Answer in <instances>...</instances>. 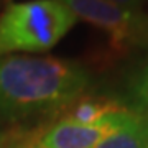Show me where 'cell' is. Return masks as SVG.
<instances>
[{
    "label": "cell",
    "mask_w": 148,
    "mask_h": 148,
    "mask_svg": "<svg viewBox=\"0 0 148 148\" xmlns=\"http://www.w3.org/2000/svg\"><path fill=\"white\" fill-rule=\"evenodd\" d=\"M0 148H32L27 142H23L20 137H2L0 138Z\"/></svg>",
    "instance_id": "obj_8"
},
{
    "label": "cell",
    "mask_w": 148,
    "mask_h": 148,
    "mask_svg": "<svg viewBox=\"0 0 148 148\" xmlns=\"http://www.w3.org/2000/svg\"><path fill=\"white\" fill-rule=\"evenodd\" d=\"M32 148H38V147H32Z\"/></svg>",
    "instance_id": "obj_11"
},
{
    "label": "cell",
    "mask_w": 148,
    "mask_h": 148,
    "mask_svg": "<svg viewBox=\"0 0 148 148\" xmlns=\"http://www.w3.org/2000/svg\"><path fill=\"white\" fill-rule=\"evenodd\" d=\"M90 82L81 64L49 56H0V109L36 115L68 109Z\"/></svg>",
    "instance_id": "obj_1"
},
{
    "label": "cell",
    "mask_w": 148,
    "mask_h": 148,
    "mask_svg": "<svg viewBox=\"0 0 148 148\" xmlns=\"http://www.w3.org/2000/svg\"><path fill=\"white\" fill-rule=\"evenodd\" d=\"M128 94L133 102V110L148 117V61L132 76L128 82Z\"/></svg>",
    "instance_id": "obj_7"
},
{
    "label": "cell",
    "mask_w": 148,
    "mask_h": 148,
    "mask_svg": "<svg viewBox=\"0 0 148 148\" xmlns=\"http://www.w3.org/2000/svg\"><path fill=\"white\" fill-rule=\"evenodd\" d=\"M77 18L59 0H27L10 3L0 15V56L43 53L56 46Z\"/></svg>",
    "instance_id": "obj_2"
},
{
    "label": "cell",
    "mask_w": 148,
    "mask_h": 148,
    "mask_svg": "<svg viewBox=\"0 0 148 148\" xmlns=\"http://www.w3.org/2000/svg\"><path fill=\"white\" fill-rule=\"evenodd\" d=\"M140 45H145V46H148V16H147V21H145V28H143Z\"/></svg>",
    "instance_id": "obj_10"
},
{
    "label": "cell",
    "mask_w": 148,
    "mask_h": 148,
    "mask_svg": "<svg viewBox=\"0 0 148 148\" xmlns=\"http://www.w3.org/2000/svg\"><path fill=\"white\" fill-rule=\"evenodd\" d=\"M95 148H148V117L132 109L127 119Z\"/></svg>",
    "instance_id": "obj_6"
},
{
    "label": "cell",
    "mask_w": 148,
    "mask_h": 148,
    "mask_svg": "<svg viewBox=\"0 0 148 148\" xmlns=\"http://www.w3.org/2000/svg\"><path fill=\"white\" fill-rule=\"evenodd\" d=\"M66 110L63 120L81 123V125H94L106 120L112 115H117L120 112L128 110L122 104L112 101V99H102V97H79L74 101Z\"/></svg>",
    "instance_id": "obj_5"
},
{
    "label": "cell",
    "mask_w": 148,
    "mask_h": 148,
    "mask_svg": "<svg viewBox=\"0 0 148 148\" xmlns=\"http://www.w3.org/2000/svg\"><path fill=\"white\" fill-rule=\"evenodd\" d=\"M132 109L112 115L94 125H81L61 120L49 127L38 140V148H95L128 117Z\"/></svg>",
    "instance_id": "obj_4"
},
{
    "label": "cell",
    "mask_w": 148,
    "mask_h": 148,
    "mask_svg": "<svg viewBox=\"0 0 148 148\" xmlns=\"http://www.w3.org/2000/svg\"><path fill=\"white\" fill-rule=\"evenodd\" d=\"M114 3H117L119 7L125 8L128 12H133V13H142V5L145 0H110Z\"/></svg>",
    "instance_id": "obj_9"
},
{
    "label": "cell",
    "mask_w": 148,
    "mask_h": 148,
    "mask_svg": "<svg viewBox=\"0 0 148 148\" xmlns=\"http://www.w3.org/2000/svg\"><path fill=\"white\" fill-rule=\"evenodd\" d=\"M76 18L97 27L110 36L117 46L140 45L147 16L119 7L110 0H59Z\"/></svg>",
    "instance_id": "obj_3"
}]
</instances>
